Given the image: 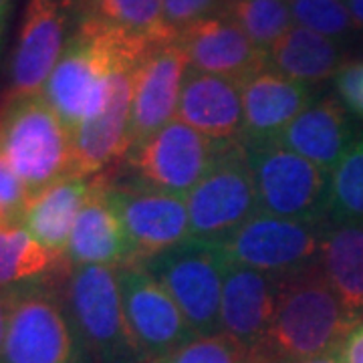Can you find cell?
Returning a JSON list of instances; mask_svg holds the SVG:
<instances>
[{
    "label": "cell",
    "mask_w": 363,
    "mask_h": 363,
    "mask_svg": "<svg viewBox=\"0 0 363 363\" xmlns=\"http://www.w3.org/2000/svg\"><path fill=\"white\" fill-rule=\"evenodd\" d=\"M245 131L242 145L274 143L286 125L317 99V87L264 67L240 81Z\"/></svg>",
    "instance_id": "2e32d148"
},
{
    "label": "cell",
    "mask_w": 363,
    "mask_h": 363,
    "mask_svg": "<svg viewBox=\"0 0 363 363\" xmlns=\"http://www.w3.org/2000/svg\"><path fill=\"white\" fill-rule=\"evenodd\" d=\"M65 257L73 267L97 264L119 269L135 264L123 222L105 194L104 174L95 176L93 190L73 226Z\"/></svg>",
    "instance_id": "ffe728a7"
},
{
    "label": "cell",
    "mask_w": 363,
    "mask_h": 363,
    "mask_svg": "<svg viewBox=\"0 0 363 363\" xmlns=\"http://www.w3.org/2000/svg\"><path fill=\"white\" fill-rule=\"evenodd\" d=\"M140 61V59H138ZM138 61H128L113 71L107 97L99 113L73 131V176L95 178L116 168L131 147V73Z\"/></svg>",
    "instance_id": "9a60e30c"
},
{
    "label": "cell",
    "mask_w": 363,
    "mask_h": 363,
    "mask_svg": "<svg viewBox=\"0 0 363 363\" xmlns=\"http://www.w3.org/2000/svg\"><path fill=\"white\" fill-rule=\"evenodd\" d=\"M9 6H11V0H0V25H2V21H4V16H6Z\"/></svg>",
    "instance_id": "74e56055"
},
{
    "label": "cell",
    "mask_w": 363,
    "mask_h": 363,
    "mask_svg": "<svg viewBox=\"0 0 363 363\" xmlns=\"http://www.w3.org/2000/svg\"><path fill=\"white\" fill-rule=\"evenodd\" d=\"M190 69L242 81L269 65L267 52L224 14H212L178 33Z\"/></svg>",
    "instance_id": "e0dca14e"
},
{
    "label": "cell",
    "mask_w": 363,
    "mask_h": 363,
    "mask_svg": "<svg viewBox=\"0 0 363 363\" xmlns=\"http://www.w3.org/2000/svg\"><path fill=\"white\" fill-rule=\"evenodd\" d=\"M21 224L0 228V286L16 289L39 281L59 262Z\"/></svg>",
    "instance_id": "484cf974"
},
{
    "label": "cell",
    "mask_w": 363,
    "mask_h": 363,
    "mask_svg": "<svg viewBox=\"0 0 363 363\" xmlns=\"http://www.w3.org/2000/svg\"><path fill=\"white\" fill-rule=\"evenodd\" d=\"M319 264L355 323L363 321V224H327Z\"/></svg>",
    "instance_id": "cb8c5ba5"
},
{
    "label": "cell",
    "mask_w": 363,
    "mask_h": 363,
    "mask_svg": "<svg viewBox=\"0 0 363 363\" xmlns=\"http://www.w3.org/2000/svg\"><path fill=\"white\" fill-rule=\"evenodd\" d=\"M279 286V277L226 264L220 305L222 333L257 357L271 327Z\"/></svg>",
    "instance_id": "ac0fdd59"
},
{
    "label": "cell",
    "mask_w": 363,
    "mask_h": 363,
    "mask_svg": "<svg viewBox=\"0 0 363 363\" xmlns=\"http://www.w3.org/2000/svg\"><path fill=\"white\" fill-rule=\"evenodd\" d=\"M186 206L190 236L214 245L259 214L255 180L242 143L226 147L218 162L186 196Z\"/></svg>",
    "instance_id": "30bf717a"
},
{
    "label": "cell",
    "mask_w": 363,
    "mask_h": 363,
    "mask_svg": "<svg viewBox=\"0 0 363 363\" xmlns=\"http://www.w3.org/2000/svg\"><path fill=\"white\" fill-rule=\"evenodd\" d=\"M67 305L95 363H145L125 319L113 267H73Z\"/></svg>",
    "instance_id": "52a82bcc"
},
{
    "label": "cell",
    "mask_w": 363,
    "mask_h": 363,
    "mask_svg": "<svg viewBox=\"0 0 363 363\" xmlns=\"http://www.w3.org/2000/svg\"><path fill=\"white\" fill-rule=\"evenodd\" d=\"M357 138L351 113L337 95H321L301 116H297L274 143L313 162L319 168H335Z\"/></svg>",
    "instance_id": "44dd1931"
},
{
    "label": "cell",
    "mask_w": 363,
    "mask_h": 363,
    "mask_svg": "<svg viewBox=\"0 0 363 363\" xmlns=\"http://www.w3.org/2000/svg\"><path fill=\"white\" fill-rule=\"evenodd\" d=\"M105 194L128 233L135 264L190 240L186 198L131 182L111 180L105 172Z\"/></svg>",
    "instance_id": "8fae6325"
},
{
    "label": "cell",
    "mask_w": 363,
    "mask_h": 363,
    "mask_svg": "<svg viewBox=\"0 0 363 363\" xmlns=\"http://www.w3.org/2000/svg\"><path fill=\"white\" fill-rule=\"evenodd\" d=\"M147 363H260L255 353L238 345L228 335L196 337L168 355Z\"/></svg>",
    "instance_id": "f546056e"
},
{
    "label": "cell",
    "mask_w": 363,
    "mask_h": 363,
    "mask_svg": "<svg viewBox=\"0 0 363 363\" xmlns=\"http://www.w3.org/2000/svg\"><path fill=\"white\" fill-rule=\"evenodd\" d=\"M30 202V194L13 166L0 154V216L13 224H21L25 210Z\"/></svg>",
    "instance_id": "4dcf8cb0"
},
{
    "label": "cell",
    "mask_w": 363,
    "mask_h": 363,
    "mask_svg": "<svg viewBox=\"0 0 363 363\" xmlns=\"http://www.w3.org/2000/svg\"><path fill=\"white\" fill-rule=\"evenodd\" d=\"M9 311H11V289L0 286V351L6 337V327H9Z\"/></svg>",
    "instance_id": "e575fe53"
},
{
    "label": "cell",
    "mask_w": 363,
    "mask_h": 363,
    "mask_svg": "<svg viewBox=\"0 0 363 363\" xmlns=\"http://www.w3.org/2000/svg\"><path fill=\"white\" fill-rule=\"evenodd\" d=\"M228 0H162V14L166 25L178 35L198 21L220 14Z\"/></svg>",
    "instance_id": "1f68e13d"
},
{
    "label": "cell",
    "mask_w": 363,
    "mask_h": 363,
    "mask_svg": "<svg viewBox=\"0 0 363 363\" xmlns=\"http://www.w3.org/2000/svg\"><path fill=\"white\" fill-rule=\"evenodd\" d=\"M325 226L327 222L291 220L259 212L216 245L228 264L283 279L319 262Z\"/></svg>",
    "instance_id": "9c48e42d"
},
{
    "label": "cell",
    "mask_w": 363,
    "mask_h": 363,
    "mask_svg": "<svg viewBox=\"0 0 363 363\" xmlns=\"http://www.w3.org/2000/svg\"><path fill=\"white\" fill-rule=\"evenodd\" d=\"M295 26L345 43L359 28L345 0H286Z\"/></svg>",
    "instance_id": "f1b7e54d"
},
{
    "label": "cell",
    "mask_w": 363,
    "mask_h": 363,
    "mask_svg": "<svg viewBox=\"0 0 363 363\" xmlns=\"http://www.w3.org/2000/svg\"><path fill=\"white\" fill-rule=\"evenodd\" d=\"M0 154L30 198L73 176V135L43 93L6 99L0 113Z\"/></svg>",
    "instance_id": "3957f363"
},
{
    "label": "cell",
    "mask_w": 363,
    "mask_h": 363,
    "mask_svg": "<svg viewBox=\"0 0 363 363\" xmlns=\"http://www.w3.org/2000/svg\"><path fill=\"white\" fill-rule=\"evenodd\" d=\"M228 145L233 143L210 140L176 117L131 147L119 164V180L186 198Z\"/></svg>",
    "instance_id": "5b68a950"
},
{
    "label": "cell",
    "mask_w": 363,
    "mask_h": 363,
    "mask_svg": "<svg viewBox=\"0 0 363 363\" xmlns=\"http://www.w3.org/2000/svg\"><path fill=\"white\" fill-rule=\"evenodd\" d=\"M75 11L77 21H95L147 49L178 37L164 21L162 0H75Z\"/></svg>",
    "instance_id": "d4e9b609"
},
{
    "label": "cell",
    "mask_w": 363,
    "mask_h": 363,
    "mask_svg": "<svg viewBox=\"0 0 363 363\" xmlns=\"http://www.w3.org/2000/svg\"><path fill=\"white\" fill-rule=\"evenodd\" d=\"M4 226H11V224H9V222H6L4 218H2V216H0V228H4Z\"/></svg>",
    "instance_id": "f35d334b"
},
{
    "label": "cell",
    "mask_w": 363,
    "mask_h": 363,
    "mask_svg": "<svg viewBox=\"0 0 363 363\" xmlns=\"http://www.w3.org/2000/svg\"><path fill=\"white\" fill-rule=\"evenodd\" d=\"M329 285L321 264L281 279L269 333L259 351L260 363H297L337 351L355 327Z\"/></svg>",
    "instance_id": "6da1fadb"
},
{
    "label": "cell",
    "mask_w": 363,
    "mask_h": 363,
    "mask_svg": "<svg viewBox=\"0 0 363 363\" xmlns=\"http://www.w3.org/2000/svg\"><path fill=\"white\" fill-rule=\"evenodd\" d=\"M220 14L264 52L295 26L286 0H228Z\"/></svg>",
    "instance_id": "83f0119b"
},
{
    "label": "cell",
    "mask_w": 363,
    "mask_h": 363,
    "mask_svg": "<svg viewBox=\"0 0 363 363\" xmlns=\"http://www.w3.org/2000/svg\"><path fill=\"white\" fill-rule=\"evenodd\" d=\"M75 0H28L11 63L9 99L43 93L65 51Z\"/></svg>",
    "instance_id": "4fadbf2b"
},
{
    "label": "cell",
    "mask_w": 363,
    "mask_h": 363,
    "mask_svg": "<svg viewBox=\"0 0 363 363\" xmlns=\"http://www.w3.org/2000/svg\"><path fill=\"white\" fill-rule=\"evenodd\" d=\"M176 117L210 140L242 143L245 116L240 83L190 69L184 79Z\"/></svg>",
    "instance_id": "d6986e66"
},
{
    "label": "cell",
    "mask_w": 363,
    "mask_h": 363,
    "mask_svg": "<svg viewBox=\"0 0 363 363\" xmlns=\"http://www.w3.org/2000/svg\"><path fill=\"white\" fill-rule=\"evenodd\" d=\"M93 182L95 178L81 176H67L55 182L30 198L21 226L49 252L63 259L79 212L93 190Z\"/></svg>",
    "instance_id": "7402d4cb"
},
{
    "label": "cell",
    "mask_w": 363,
    "mask_h": 363,
    "mask_svg": "<svg viewBox=\"0 0 363 363\" xmlns=\"http://www.w3.org/2000/svg\"><path fill=\"white\" fill-rule=\"evenodd\" d=\"M188 71V57L176 39L150 47L140 57L131 73V147L176 119Z\"/></svg>",
    "instance_id": "5bb4252c"
},
{
    "label": "cell",
    "mask_w": 363,
    "mask_h": 363,
    "mask_svg": "<svg viewBox=\"0 0 363 363\" xmlns=\"http://www.w3.org/2000/svg\"><path fill=\"white\" fill-rule=\"evenodd\" d=\"M0 363H95L67 298L30 283L11 289V311Z\"/></svg>",
    "instance_id": "277c9868"
},
{
    "label": "cell",
    "mask_w": 363,
    "mask_h": 363,
    "mask_svg": "<svg viewBox=\"0 0 363 363\" xmlns=\"http://www.w3.org/2000/svg\"><path fill=\"white\" fill-rule=\"evenodd\" d=\"M147 47L95 21L79 18L43 97L69 131L101 111L107 85L117 67L138 61Z\"/></svg>",
    "instance_id": "7a4b0ae2"
},
{
    "label": "cell",
    "mask_w": 363,
    "mask_h": 363,
    "mask_svg": "<svg viewBox=\"0 0 363 363\" xmlns=\"http://www.w3.org/2000/svg\"><path fill=\"white\" fill-rule=\"evenodd\" d=\"M341 363H363V321L357 323L337 347Z\"/></svg>",
    "instance_id": "836d02e7"
},
{
    "label": "cell",
    "mask_w": 363,
    "mask_h": 363,
    "mask_svg": "<svg viewBox=\"0 0 363 363\" xmlns=\"http://www.w3.org/2000/svg\"><path fill=\"white\" fill-rule=\"evenodd\" d=\"M259 212L291 220H325L329 172L279 143L245 145Z\"/></svg>",
    "instance_id": "ba28073f"
},
{
    "label": "cell",
    "mask_w": 363,
    "mask_h": 363,
    "mask_svg": "<svg viewBox=\"0 0 363 363\" xmlns=\"http://www.w3.org/2000/svg\"><path fill=\"white\" fill-rule=\"evenodd\" d=\"M267 59L269 67L283 73L285 77L319 87L350 63V52L341 40L293 26L283 39L272 45Z\"/></svg>",
    "instance_id": "603a6c76"
},
{
    "label": "cell",
    "mask_w": 363,
    "mask_h": 363,
    "mask_svg": "<svg viewBox=\"0 0 363 363\" xmlns=\"http://www.w3.org/2000/svg\"><path fill=\"white\" fill-rule=\"evenodd\" d=\"M345 4H347V9H350L357 28L363 30V0H345Z\"/></svg>",
    "instance_id": "d590c367"
},
{
    "label": "cell",
    "mask_w": 363,
    "mask_h": 363,
    "mask_svg": "<svg viewBox=\"0 0 363 363\" xmlns=\"http://www.w3.org/2000/svg\"><path fill=\"white\" fill-rule=\"evenodd\" d=\"M327 224H363V133L329 172Z\"/></svg>",
    "instance_id": "4316f807"
},
{
    "label": "cell",
    "mask_w": 363,
    "mask_h": 363,
    "mask_svg": "<svg viewBox=\"0 0 363 363\" xmlns=\"http://www.w3.org/2000/svg\"><path fill=\"white\" fill-rule=\"evenodd\" d=\"M140 264L168 291L198 337L220 335L222 283L228 262L218 245L190 238Z\"/></svg>",
    "instance_id": "8992f818"
},
{
    "label": "cell",
    "mask_w": 363,
    "mask_h": 363,
    "mask_svg": "<svg viewBox=\"0 0 363 363\" xmlns=\"http://www.w3.org/2000/svg\"><path fill=\"white\" fill-rule=\"evenodd\" d=\"M333 87L339 101L355 119L363 121V59L350 61L333 77Z\"/></svg>",
    "instance_id": "d6a6232c"
},
{
    "label": "cell",
    "mask_w": 363,
    "mask_h": 363,
    "mask_svg": "<svg viewBox=\"0 0 363 363\" xmlns=\"http://www.w3.org/2000/svg\"><path fill=\"white\" fill-rule=\"evenodd\" d=\"M297 363H341L339 362L337 351H329V353H321V355H315V357H309V359H303V362Z\"/></svg>",
    "instance_id": "8d00e7d4"
},
{
    "label": "cell",
    "mask_w": 363,
    "mask_h": 363,
    "mask_svg": "<svg viewBox=\"0 0 363 363\" xmlns=\"http://www.w3.org/2000/svg\"><path fill=\"white\" fill-rule=\"evenodd\" d=\"M125 319L145 363L160 359L196 339L176 301L143 264L117 269Z\"/></svg>",
    "instance_id": "7c38bea8"
}]
</instances>
